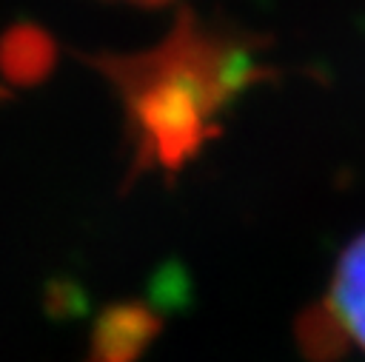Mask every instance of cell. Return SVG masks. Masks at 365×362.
Segmentation results:
<instances>
[{
    "label": "cell",
    "mask_w": 365,
    "mask_h": 362,
    "mask_svg": "<svg viewBox=\"0 0 365 362\" xmlns=\"http://www.w3.org/2000/svg\"><path fill=\"white\" fill-rule=\"evenodd\" d=\"M106 71L125 100L140 165L174 168L200 148L211 120L257 68L248 48L180 20L157 48L111 57Z\"/></svg>",
    "instance_id": "cell-1"
},
{
    "label": "cell",
    "mask_w": 365,
    "mask_h": 362,
    "mask_svg": "<svg viewBox=\"0 0 365 362\" xmlns=\"http://www.w3.org/2000/svg\"><path fill=\"white\" fill-rule=\"evenodd\" d=\"M299 342L314 362H365V234L339 254L325 296L299 322Z\"/></svg>",
    "instance_id": "cell-2"
},
{
    "label": "cell",
    "mask_w": 365,
    "mask_h": 362,
    "mask_svg": "<svg viewBox=\"0 0 365 362\" xmlns=\"http://www.w3.org/2000/svg\"><path fill=\"white\" fill-rule=\"evenodd\" d=\"M134 3H163V0H134Z\"/></svg>",
    "instance_id": "cell-3"
}]
</instances>
